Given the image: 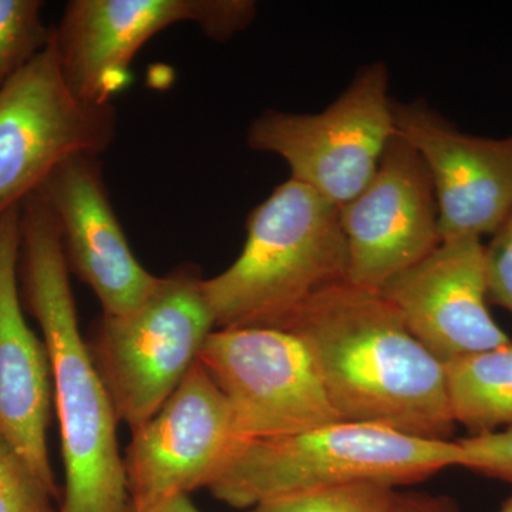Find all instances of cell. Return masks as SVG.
<instances>
[{
  "label": "cell",
  "mask_w": 512,
  "mask_h": 512,
  "mask_svg": "<svg viewBox=\"0 0 512 512\" xmlns=\"http://www.w3.org/2000/svg\"><path fill=\"white\" fill-rule=\"evenodd\" d=\"M305 343L340 419L451 440L446 365L379 292L348 281L318 293L285 326Z\"/></svg>",
  "instance_id": "cell-1"
},
{
  "label": "cell",
  "mask_w": 512,
  "mask_h": 512,
  "mask_svg": "<svg viewBox=\"0 0 512 512\" xmlns=\"http://www.w3.org/2000/svg\"><path fill=\"white\" fill-rule=\"evenodd\" d=\"M23 298L49 355L64 466L59 512H127L117 414L79 328L59 227L37 194L22 202Z\"/></svg>",
  "instance_id": "cell-2"
},
{
  "label": "cell",
  "mask_w": 512,
  "mask_h": 512,
  "mask_svg": "<svg viewBox=\"0 0 512 512\" xmlns=\"http://www.w3.org/2000/svg\"><path fill=\"white\" fill-rule=\"evenodd\" d=\"M339 207L289 178L254 208L234 264L202 281L218 329L285 328L318 293L348 281Z\"/></svg>",
  "instance_id": "cell-3"
},
{
  "label": "cell",
  "mask_w": 512,
  "mask_h": 512,
  "mask_svg": "<svg viewBox=\"0 0 512 512\" xmlns=\"http://www.w3.org/2000/svg\"><path fill=\"white\" fill-rule=\"evenodd\" d=\"M457 440H426L379 424L328 426L238 444L208 485L215 500L245 511L303 491L355 483L396 488L460 466Z\"/></svg>",
  "instance_id": "cell-4"
},
{
  "label": "cell",
  "mask_w": 512,
  "mask_h": 512,
  "mask_svg": "<svg viewBox=\"0 0 512 512\" xmlns=\"http://www.w3.org/2000/svg\"><path fill=\"white\" fill-rule=\"evenodd\" d=\"M202 281L192 266H181L160 276L134 311L101 315L93 357L117 419L131 431L175 392L217 328Z\"/></svg>",
  "instance_id": "cell-5"
},
{
  "label": "cell",
  "mask_w": 512,
  "mask_h": 512,
  "mask_svg": "<svg viewBox=\"0 0 512 512\" xmlns=\"http://www.w3.org/2000/svg\"><path fill=\"white\" fill-rule=\"evenodd\" d=\"M389 87L386 64H366L320 113L265 110L248 128V147L284 158L293 180L343 207L365 190L396 133Z\"/></svg>",
  "instance_id": "cell-6"
},
{
  "label": "cell",
  "mask_w": 512,
  "mask_h": 512,
  "mask_svg": "<svg viewBox=\"0 0 512 512\" xmlns=\"http://www.w3.org/2000/svg\"><path fill=\"white\" fill-rule=\"evenodd\" d=\"M113 103L94 104L70 89L55 43L0 90V217L39 191L59 165L100 157L113 144Z\"/></svg>",
  "instance_id": "cell-7"
},
{
  "label": "cell",
  "mask_w": 512,
  "mask_h": 512,
  "mask_svg": "<svg viewBox=\"0 0 512 512\" xmlns=\"http://www.w3.org/2000/svg\"><path fill=\"white\" fill-rule=\"evenodd\" d=\"M198 360L227 397L239 444L343 421L311 352L291 330L217 329Z\"/></svg>",
  "instance_id": "cell-8"
},
{
  "label": "cell",
  "mask_w": 512,
  "mask_h": 512,
  "mask_svg": "<svg viewBox=\"0 0 512 512\" xmlns=\"http://www.w3.org/2000/svg\"><path fill=\"white\" fill-rule=\"evenodd\" d=\"M255 16L251 0H73L53 29V43L70 89L89 103L109 104L127 86L138 50L158 33L191 22L225 42Z\"/></svg>",
  "instance_id": "cell-9"
},
{
  "label": "cell",
  "mask_w": 512,
  "mask_h": 512,
  "mask_svg": "<svg viewBox=\"0 0 512 512\" xmlns=\"http://www.w3.org/2000/svg\"><path fill=\"white\" fill-rule=\"evenodd\" d=\"M131 433L123 463L133 511L207 488L239 444L227 397L200 360L158 412Z\"/></svg>",
  "instance_id": "cell-10"
},
{
  "label": "cell",
  "mask_w": 512,
  "mask_h": 512,
  "mask_svg": "<svg viewBox=\"0 0 512 512\" xmlns=\"http://www.w3.org/2000/svg\"><path fill=\"white\" fill-rule=\"evenodd\" d=\"M348 282L380 292L441 242L439 207L419 153L394 133L365 190L339 208Z\"/></svg>",
  "instance_id": "cell-11"
},
{
  "label": "cell",
  "mask_w": 512,
  "mask_h": 512,
  "mask_svg": "<svg viewBox=\"0 0 512 512\" xmlns=\"http://www.w3.org/2000/svg\"><path fill=\"white\" fill-rule=\"evenodd\" d=\"M394 128L429 170L441 239L483 238L512 214V136L458 130L424 99L393 103Z\"/></svg>",
  "instance_id": "cell-12"
},
{
  "label": "cell",
  "mask_w": 512,
  "mask_h": 512,
  "mask_svg": "<svg viewBox=\"0 0 512 512\" xmlns=\"http://www.w3.org/2000/svg\"><path fill=\"white\" fill-rule=\"evenodd\" d=\"M379 293L444 365L512 343L488 309L487 252L481 238L441 239L430 255Z\"/></svg>",
  "instance_id": "cell-13"
},
{
  "label": "cell",
  "mask_w": 512,
  "mask_h": 512,
  "mask_svg": "<svg viewBox=\"0 0 512 512\" xmlns=\"http://www.w3.org/2000/svg\"><path fill=\"white\" fill-rule=\"evenodd\" d=\"M35 194L55 217L70 271L92 288L103 316L126 315L146 301L160 276L150 274L131 251L99 157L64 161Z\"/></svg>",
  "instance_id": "cell-14"
},
{
  "label": "cell",
  "mask_w": 512,
  "mask_h": 512,
  "mask_svg": "<svg viewBox=\"0 0 512 512\" xmlns=\"http://www.w3.org/2000/svg\"><path fill=\"white\" fill-rule=\"evenodd\" d=\"M20 207L0 217V433L59 497L47 453L53 394L49 355L20 302Z\"/></svg>",
  "instance_id": "cell-15"
},
{
  "label": "cell",
  "mask_w": 512,
  "mask_h": 512,
  "mask_svg": "<svg viewBox=\"0 0 512 512\" xmlns=\"http://www.w3.org/2000/svg\"><path fill=\"white\" fill-rule=\"evenodd\" d=\"M446 372L456 424L473 436L512 427V343L447 363Z\"/></svg>",
  "instance_id": "cell-16"
},
{
  "label": "cell",
  "mask_w": 512,
  "mask_h": 512,
  "mask_svg": "<svg viewBox=\"0 0 512 512\" xmlns=\"http://www.w3.org/2000/svg\"><path fill=\"white\" fill-rule=\"evenodd\" d=\"M396 498L390 485L355 483L285 495L242 512H396Z\"/></svg>",
  "instance_id": "cell-17"
},
{
  "label": "cell",
  "mask_w": 512,
  "mask_h": 512,
  "mask_svg": "<svg viewBox=\"0 0 512 512\" xmlns=\"http://www.w3.org/2000/svg\"><path fill=\"white\" fill-rule=\"evenodd\" d=\"M39 0H0V90L52 39Z\"/></svg>",
  "instance_id": "cell-18"
},
{
  "label": "cell",
  "mask_w": 512,
  "mask_h": 512,
  "mask_svg": "<svg viewBox=\"0 0 512 512\" xmlns=\"http://www.w3.org/2000/svg\"><path fill=\"white\" fill-rule=\"evenodd\" d=\"M57 498L0 433V512H59Z\"/></svg>",
  "instance_id": "cell-19"
},
{
  "label": "cell",
  "mask_w": 512,
  "mask_h": 512,
  "mask_svg": "<svg viewBox=\"0 0 512 512\" xmlns=\"http://www.w3.org/2000/svg\"><path fill=\"white\" fill-rule=\"evenodd\" d=\"M460 467L512 484V427L457 440Z\"/></svg>",
  "instance_id": "cell-20"
},
{
  "label": "cell",
  "mask_w": 512,
  "mask_h": 512,
  "mask_svg": "<svg viewBox=\"0 0 512 512\" xmlns=\"http://www.w3.org/2000/svg\"><path fill=\"white\" fill-rule=\"evenodd\" d=\"M485 252L488 299L512 315V214L485 245Z\"/></svg>",
  "instance_id": "cell-21"
},
{
  "label": "cell",
  "mask_w": 512,
  "mask_h": 512,
  "mask_svg": "<svg viewBox=\"0 0 512 512\" xmlns=\"http://www.w3.org/2000/svg\"><path fill=\"white\" fill-rule=\"evenodd\" d=\"M396 512H460L453 498L421 491H397Z\"/></svg>",
  "instance_id": "cell-22"
},
{
  "label": "cell",
  "mask_w": 512,
  "mask_h": 512,
  "mask_svg": "<svg viewBox=\"0 0 512 512\" xmlns=\"http://www.w3.org/2000/svg\"><path fill=\"white\" fill-rule=\"evenodd\" d=\"M127 512H201L195 507L188 495H180V497L171 498V500L165 501L156 505V507L150 508L146 511H133L128 508Z\"/></svg>",
  "instance_id": "cell-23"
},
{
  "label": "cell",
  "mask_w": 512,
  "mask_h": 512,
  "mask_svg": "<svg viewBox=\"0 0 512 512\" xmlns=\"http://www.w3.org/2000/svg\"><path fill=\"white\" fill-rule=\"evenodd\" d=\"M500 512H512V495L510 498H508L507 501H505L503 507H501Z\"/></svg>",
  "instance_id": "cell-24"
}]
</instances>
